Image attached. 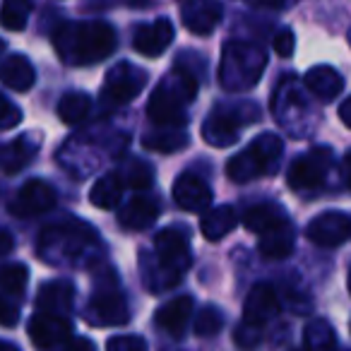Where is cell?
Listing matches in <instances>:
<instances>
[{"label": "cell", "mask_w": 351, "mask_h": 351, "mask_svg": "<svg viewBox=\"0 0 351 351\" xmlns=\"http://www.w3.org/2000/svg\"><path fill=\"white\" fill-rule=\"evenodd\" d=\"M349 293H351V269H349Z\"/></svg>", "instance_id": "obj_49"}, {"label": "cell", "mask_w": 351, "mask_h": 351, "mask_svg": "<svg viewBox=\"0 0 351 351\" xmlns=\"http://www.w3.org/2000/svg\"><path fill=\"white\" fill-rule=\"evenodd\" d=\"M293 49H296V36H293L291 29H282L277 36H274V51H277V56L291 58Z\"/></svg>", "instance_id": "obj_40"}, {"label": "cell", "mask_w": 351, "mask_h": 351, "mask_svg": "<svg viewBox=\"0 0 351 351\" xmlns=\"http://www.w3.org/2000/svg\"><path fill=\"white\" fill-rule=\"evenodd\" d=\"M279 313V296L269 284H255L243 303V320L265 325Z\"/></svg>", "instance_id": "obj_18"}, {"label": "cell", "mask_w": 351, "mask_h": 351, "mask_svg": "<svg viewBox=\"0 0 351 351\" xmlns=\"http://www.w3.org/2000/svg\"><path fill=\"white\" fill-rule=\"evenodd\" d=\"M36 152H39V137L22 135L12 145L0 147V169L8 171V173H15V171L25 169L29 164Z\"/></svg>", "instance_id": "obj_27"}, {"label": "cell", "mask_w": 351, "mask_h": 351, "mask_svg": "<svg viewBox=\"0 0 351 351\" xmlns=\"http://www.w3.org/2000/svg\"><path fill=\"white\" fill-rule=\"evenodd\" d=\"M3 51H5V41L0 39V56H3Z\"/></svg>", "instance_id": "obj_48"}, {"label": "cell", "mask_w": 351, "mask_h": 351, "mask_svg": "<svg viewBox=\"0 0 351 351\" xmlns=\"http://www.w3.org/2000/svg\"><path fill=\"white\" fill-rule=\"evenodd\" d=\"M239 224V217H236V210L231 205H219L215 210L202 212L200 219V231L207 241H221L224 236H229L231 231Z\"/></svg>", "instance_id": "obj_26"}, {"label": "cell", "mask_w": 351, "mask_h": 351, "mask_svg": "<svg viewBox=\"0 0 351 351\" xmlns=\"http://www.w3.org/2000/svg\"><path fill=\"white\" fill-rule=\"evenodd\" d=\"M193 308H195V301L191 296H176L171 298L169 303L156 311V327L164 330L166 335L171 337H181L186 332L188 322H191V315H193Z\"/></svg>", "instance_id": "obj_19"}, {"label": "cell", "mask_w": 351, "mask_h": 351, "mask_svg": "<svg viewBox=\"0 0 351 351\" xmlns=\"http://www.w3.org/2000/svg\"><path fill=\"white\" fill-rule=\"evenodd\" d=\"M332 164H335V156L330 147H313L289 166V188L296 193H317L327 183Z\"/></svg>", "instance_id": "obj_7"}, {"label": "cell", "mask_w": 351, "mask_h": 351, "mask_svg": "<svg viewBox=\"0 0 351 351\" xmlns=\"http://www.w3.org/2000/svg\"><path fill=\"white\" fill-rule=\"evenodd\" d=\"M188 135L183 128H164V125H156V130L147 132L142 137V145L145 149L152 152H159V154H173V152H181L188 147Z\"/></svg>", "instance_id": "obj_28"}, {"label": "cell", "mask_w": 351, "mask_h": 351, "mask_svg": "<svg viewBox=\"0 0 351 351\" xmlns=\"http://www.w3.org/2000/svg\"><path fill=\"white\" fill-rule=\"evenodd\" d=\"M56 200H58V195H56L53 188L46 181L34 178V181H27L25 186L15 193V197L10 200L8 210H10V215L20 217V219H29V217H39V215L51 212L56 207Z\"/></svg>", "instance_id": "obj_11"}, {"label": "cell", "mask_w": 351, "mask_h": 351, "mask_svg": "<svg viewBox=\"0 0 351 351\" xmlns=\"http://www.w3.org/2000/svg\"><path fill=\"white\" fill-rule=\"evenodd\" d=\"M17 322H20V311H17V306H12L8 298L0 296V325L15 327Z\"/></svg>", "instance_id": "obj_41"}, {"label": "cell", "mask_w": 351, "mask_h": 351, "mask_svg": "<svg viewBox=\"0 0 351 351\" xmlns=\"http://www.w3.org/2000/svg\"><path fill=\"white\" fill-rule=\"evenodd\" d=\"M282 154V137L274 132H263L226 164V176L234 183H250L260 176H272L279 169Z\"/></svg>", "instance_id": "obj_5"}, {"label": "cell", "mask_w": 351, "mask_h": 351, "mask_svg": "<svg viewBox=\"0 0 351 351\" xmlns=\"http://www.w3.org/2000/svg\"><path fill=\"white\" fill-rule=\"evenodd\" d=\"M349 41H351V32H349Z\"/></svg>", "instance_id": "obj_50"}, {"label": "cell", "mask_w": 351, "mask_h": 351, "mask_svg": "<svg viewBox=\"0 0 351 351\" xmlns=\"http://www.w3.org/2000/svg\"><path fill=\"white\" fill-rule=\"evenodd\" d=\"M344 176H346V186H349V191H351V152L344 156Z\"/></svg>", "instance_id": "obj_46"}, {"label": "cell", "mask_w": 351, "mask_h": 351, "mask_svg": "<svg viewBox=\"0 0 351 351\" xmlns=\"http://www.w3.org/2000/svg\"><path fill=\"white\" fill-rule=\"evenodd\" d=\"M287 221H289L287 212H284V207L277 205V202H260V205L250 207V210L243 215L245 229L253 231V234H260V236L277 229V226L287 224Z\"/></svg>", "instance_id": "obj_24"}, {"label": "cell", "mask_w": 351, "mask_h": 351, "mask_svg": "<svg viewBox=\"0 0 351 351\" xmlns=\"http://www.w3.org/2000/svg\"><path fill=\"white\" fill-rule=\"evenodd\" d=\"M243 3L253 8H265V10H289L298 0H243Z\"/></svg>", "instance_id": "obj_42"}, {"label": "cell", "mask_w": 351, "mask_h": 351, "mask_svg": "<svg viewBox=\"0 0 351 351\" xmlns=\"http://www.w3.org/2000/svg\"><path fill=\"white\" fill-rule=\"evenodd\" d=\"M27 284H29V269L22 263H10L5 267H0V289L12 296L25 293Z\"/></svg>", "instance_id": "obj_35"}, {"label": "cell", "mask_w": 351, "mask_h": 351, "mask_svg": "<svg viewBox=\"0 0 351 351\" xmlns=\"http://www.w3.org/2000/svg\"><path fill=\"white\" fill-rule=\"evenodd\" d=\"M293 245H296V236H293V226L287 221L260 236L258 250L265 260H287L293 253Z\"/></svg>", "instance_id": "obj_25"}, {"label": "cell", "mask_w": 351, "mask_h": 351, "mask_svg": "<svg viewBox=\"0 0 351 351\" xmlns=\"http://www.w3.org/2000/svg\"><path fill=\"white\" fill-rule=\"evenodd\" d=\"M224 327V315L217 306H205L200 313L195 315V322H193V332L197 337H217Z\"/></svg>", "instance_id": "obj_36"}, {"label": "cell", "mask_w": 351, "mask_h": 351, "mask_svg": "<svg viewBox=\"0 0 351 351\" xmlns=\"http://www.w3.org/2000/svg\"><path fill=\"white\" fill-rule=\"evenodd\" d=\"M161 207L152 197H132L118 210V224L128 231H145L159 217Z\"/></svg>", "instance_id": "obj_20"}, {"label": "cell", "mask_w": 351, "mask_h": 351, "mask_svg": "<svg viewBox=\"0 0 351 351\" xmlns=\"http://www.w3.org/2000/svg\"><path fill=\"white\" fill-rule=\"evenodd\" d=\"M56 53L65 65H94L116 51L118 36L108 22H68L53 36Z\"/></svg>", "instance_id": "obj_2"}, {"label": "cell", "mask_w": 351, "mask_h": 351, "mask_svg": "<svg viewBox=\"0 0 351 351\" xmlns=\"http://www.w3.org/2000/svg\"><path fill=\"white\" fill-rule=\"evenodd\" d=\"M303 344L308 349H315V351H322V349H332L337 344V337H335V330L327 320H311L303 330Z\"/></svg>", "instance_id": "obj_34"}, {"label": "cell", "mask_w": 351, "mask_h": 351, "mask_svg": "<svg viewBox=\"0 0 351 351\" xmlns=\"http://www.w3.org/2000/svg\"><path fill=\"white\" fill-rule=\"evenodd\" d=\"M36 250H39V258L49 265L84 267V265H92L101 253V241L89 224L80 219H65L41 231Z\"/></svg>", "instance_id": "obj_1"}, {"label": "cell", "mask_w": 351, "mask_h": 351, "mask_svg": "<svg viewBox=\"0 0 351 351\" xmlns=\"http://www.w3.org/2000/svg\"><path fill=\"white\" fill-rule=\"evenodd\" d=\"M154 260L161 265V267L169 269V272L183 277L193 263L186 231L176 229V226L161 229L154 239Z\"/></svg>", "instance_id": "obj_10"}, {"label": "cell", "mask_w": 351, "mask_h": 351, "mask_svg": "<svg viewBox=\"0 0 351 351\" xmlns=\"http://www.w3.org/2000/svg\"><path fill=\"white\" fill-rule=\"evenodd\" d=\"M260 118V108L253 104H241V106H217L202 123V140L212 147H224L239 142L241 128L250 125Z\"/></svg>", "instance_id": "obj_6"}, {"label": "cell", "mask_w": 351, "mask_h": 351, "mask_svg": "<svg viewBox=\"0 0 351 351\" xmlns=\"http://www.w3.org/2000/svg\"><path fill=\"white\" fill-rule=\"evenodd\" d=\"M306 236L320 248H337L351 236V219L341 212H322L306 226Z\"/></svg>", "instance_id": "obj_13"}, {"label": "cell", "mask_w": 351, "mask_h": 351, "mask_svg": "<svg viewBox=\"0 0 351 351\" xmlns=\"http://www.w3.org/2000/svg\"><path fill=\"white\" fill-rule=\"evenodd\" d=\"M236 346H243V349H253L263 341V325H255V322L243 320L234 332Z\"/></svg>", "instance_id": "obj_37"}, {"label": "cell", "mask_w": 351, "mask_h": 351, "mask_svg": "<svg viewBox=\"0 0 351 351\" xmlns=\"http://www.w3.org/2000/svg\"><path fill=\"white\" fill-rule=\"evenodd\" d=\"M27 332H29L32 344L39 349H56V346H63L73 339V325L68 317L44 311L29 317Z\"/></svg>", "instance_id": "obj_12"}, {"label": "cell", "mask_w": 351, "mask_h": 351, "mask_svg": "<svg viewBox=\"0 0 351 351\" xmlns=\"http://www.w3.org/2000/svg\"><path fill=\"white\" fill-rule=\"evenodd\" d=\"M0 351H15V344H10V341H3V339H0Z\"/></svg>", "instance_id": "obj_47"}, {"label": "cell", "mask_w": 351, "mask_h": 351, "mask_svg": "<svg viewBox=\"0 0 351 351\" xmlns=\"http://www.w3.org/2000/svg\"><path fill=\"white\" fill-rule=\"evenodd\" d=\"M84 320L94 327H121L130 320L128 313V303L113 284H99L97 291L92 293L84 311Z\"/></svg>", "instance_id": "obj_9"}, {"label": "cell", "mask_w": 351, "mask_h": 351, "mask_svg": "<svg viewBox=\"0 0 351 351\" xmlns=\"http://www.w3.org/2000/svg\"><path fill=\"white\" fill-rule=\"evenodd\" d=\"M176 36V29L171 25V20L159 17V20L149 22V25H140L132 36V46L140 56L145 58H159L161 53H166V49L171 46Z\"/></svg>", "instance_id": "obj_16"}, {"label": "cell", "mask_w": 351, "mask_h": 351, "mask_svg": "<svg viewBox=\"0 0 351 351\" xmlns=\"http://www.w3.org/2000/svg\"><path fill=\"white\" fill-rule=\"evenodd\" d=\"M267 68V51L248 41H229L221 49L219 84L226 92H245L260 82Z\"/></svg>", "instance_id": "obj_4"}, {"label": "cell", "mask_w": 351, "mask_h": 351, "mask_svg": "<svg viewBox=\"0 0 351 351\" xmlns=\"http://www.w3.org/2000/svg\"><path fill=\"white\" fill-rule=\"evenodd\" d=\"M12 245H15V241H12V236L8 234L5 229H0V258H3V255L10 253Z\"/></svg>", "instance_id": "obj_43"}, {"label": "cell", "mask_w": 351, "mask_h": 351, "mask_svg": "<svg viewBox=\"0 0 351 351\" xmlns=\"http://www.w3.org/2000/svg\"><path fill=\"white\" fill-rule=\"evenodd\" d=\"M106 346L111 351H145L147 341L142 337H132V335H121V337H111L106 341Z\"/></svg>", "instance_id": "obj_39"}, {"label": "cell", "mask_w": 351, "mask_h": 351, "mask_svg": "<svg viewBox=\"0 0 351 351\" xmlns=\"http://www.w3.org/2000/svg\"><path fill=\"white\" fill-rule=\"evenodd\" d=\"M303 84H306V89L313 97H317L320 101L327 104V101H335L341 94V89H344V77H341L332 65H315V68H311L306 73Z\"/></svg>", "instance_id": "obj_21"}, {"label": "cell", "mask_w": 351, "mask_h": 351, "mask_svg": "<svg viewBox=\"0 0 351 351\" xmlns=\"http://www.w3.org/2000/svg\"><path fill=\"white\" fill-rule=\"evenodd\" d=\"M75 306V289L65 279H53L46 282L36 293V308L44 313H56V315H65Z\"/></svg>", "instance_id": "obj_22"}, {"label": "cell", "mask_w": 351, "mask_h": 351, "mask_svg": "<svg viewBox=\"0 0 351 351\" xmlns=\"http://www.w3.org/2000/svg\"><path fill=\"white\" fill-rule=\"evenodd\" d=\"M147 84V73L132 63H118L104 77L101 87V101L106 106H125L128 101L137 97Z\"/></svg>", "instance_id": "obj_8"}, {"label": "cell", "mask_w": 351, "mask_h": 351, "mask_svg": "<svg viewBox=\"0 0 351 351\" xmlns=\"http://www.w3.org/2000/svg\"><path fill=\"white\" fill-rule=\"evenodd\" d=\"M118 176H121V181L125 183L128 188H132V191H145V188H149L152 183H154V171L142 159L123 161Z\"/></svg>", "instance_id": "obj_33"}, {"label": "cell", "mask_w": 351, "mask_h": 351, "mask_svg": "<svg viewBox=\"0 0 351 351\" xmlns=\"http://www.w3.org/2000/svg\"><path fill=\"white\" fill-rule=\"evenodd\" d=\"M176 205L186 212H207L212 207V188L195 173H181L173 183Z\"/></svg>", "instance_id": "obj_17"}, {"label": "cell", "mask_w": 351, "mask_h": 351, "mask_svg": "<svg viewBox=\"0 0 351 351\" xmlns=\"http://www.w3.org/2000/svg\"><path fill=\"white\" fill-rule=\"evenodd\" d=\"M272 111H274V116L279 118V123H282L284 128H289L291 132H293V121L306 123V116L311 111H308L306 99H303L301 89L296 87V82H293L291 75L284 77L282 84H279V89L274 92Z\"/></svg>", "instance_id": "obj_15"}, {"label": "cell", "mask_w": 351, "mask_h": 351, "mask_svg": "<svg viewBox=\"0 0 351 351\" xmlns=\"http://www.w3.org/2000/svg\"><path fill=\"white\" fill-rule=\"evenodd\" d=\"M22 123V108L0 94V130H12Z\"/></svg>", "instance_id": "obj_38"}, {"label": "cell", "mask_w": 351, "mask_h": 351, "mask_svg": "<svg viewBox=\"0 0 351 351\" xmlns=\"http://www.w3.org/2000/svg\"><path fill=\"white\" fill-rule=\"evenodd\" d=\"M339 118H341V123H344L346 128H351V97L341 101V106H339Z\"/></svg>", "instance_id": "obj_44"}, {"label": "cell", "mask_w": 351, "mask_h": 351, "mask_svg": "<svg viewBox=\"0 0 351 351\" xmlns=\"http://www.w3.org/2000/svg\"><path fill=\"white\" fill-rule=\"evenodd\" d=\"M140 263H142V282H145V287L154 293L169 291V289H173L176 284L183 279V277H178V274L169 272L166 267H161V265L147 253H142Z\"/></svg>", "instance_id": "obj_30"}, {"label": "cell", "mask_w": 351, "mask_h": 351, "mask_svg": "<svg viewBox=\"0 0 351 351\" xmlns=\"http://www.w3.org/2000/svg\"><path fill=\"white\" fill-rule=\"evenodd\" d=\"M65 346H68V349H94V344L89 339H70Z\"/></svg>", "instance_id": "obj_45"}, {"label": "cell", "mask_w": 351, "mask_h": 351, "mask_svg": "<svg viewBox=\"0 0 351 351\" xmlns=\"http://www.w3.org/2000/svg\"><path fill=\"white\" fill-rule=\"evenodd\" d=\"M0 82L15 92H29L36 82L34 65L27 56H10L0 63Z\"/></svg>", "instance_id": "obj_23"}, {"label": "cell", "mask_w": 351, "mask_h": 351, "mask_svg": "<svg viewBox=\"0 0 351 351\" xmlns=\"http://www.w3.org/2000/svg\"><path fill=\"white\" fill-rule=\"evenodd\" d=\"M123 188H125V183L121 181L118 173L101 176L92 186V191H89V200H92V205L99 207V210H116V207L121 205Z\"/></svg>", "instance_id": "obj_29"}, {"label": "cell", "mask_w": 351, "mask_h": 351, "mask_svg": "<svg viewBox=\"0 0 351 351\" xmlns=\"http://www.w3.org/2000/svg\"><path fill=\"white\" fill-rule=\"evenodd\" d=\"M197 97V77L186 68L176 65L173 73L166 75L152 92L147 104V116L154 125L186 128V106Z\"/></svg>", "instance_id": "obj_3"}, {"label": "cell", "mask_w": 351, "mask_h": 351, "mask_svg": "<svg viewBox=\"0 0 351 351\" xmlns=\"http://www.w3.org/2000/svg\"><path fill=\"white\" fill-rule=\"evenodd\" d=\"M34 10L32 0H3L0 8V25L5 27L8 32H22L27 27Z\"/></svg>", "instance_id": "obj_32"}, {"label": "cell", "mask_w": 351, "mask_h": 351, "mask_svg": "<svg viewBox=\"0 0 351 351\" xmlns=\"http://www.w3.org/2000/svg\"><path fill=\"white\" fill-rule=\"evenodd\" d=\"M224 17L221 0H183L181 20L191 34L210 36Z\"/></svg>", "instance_id": "obj_14"}, {"label": "cell", "mask_w": 351, "mask_h": 351, "mask_svg": "<svg viewBox=\"0 0 351 351\" xmlns=\"http://www.w3.org/2000/svg\"><path fill=\"white\" fill-rule=\"evenodd\" d=\"M92 111V97L84 92H65L58 101V118L65 125H77Z\"/></svg>", "instance_id": "obj_31"}]
</instances>
